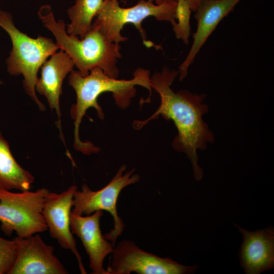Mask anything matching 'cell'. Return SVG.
Returning a JSON list of instances; mask_svg holds the SVG:
<instances>
[{"mask_svg": "<svg viewBox=\"0 0 274 274\" xmlns=\"http://www.w3.org/2000/svg\"><path fill=\"white\" fill-rule=\"evenodd\" d=\"M18 248L17 236L7 239L0 236V274H8L15 262Z\"/></svg>", "mask_w": 274, "mask_h": 274, "instance_id": "cell-18", "label": "cell"}, {"mask_svg": "<svg viewBox=\"0 0 274 274\" xmlns=\"http://www.w3.org/2000/svg\"><path fill=\"white\" fill-rule=\"evenodd\" d=\"M192 10L186 0H177L176 19L178 20L173 24L176 38L188 44L191 33L190 24Z\"/></svg>", "mask_w": 274, "mask_h": 274, "instance_id": "cell-17", "label": "cell"}, {"mask_svg": "<svg viewBox=\"0 0 274 274\" xmlns=\"http://www.w3.org/2000/svg\"><path fill=\"white\" fill-rule=\"evenodd\" d=\"M35 178L13 156L10 145L0 131V189L29 190Z\"/></svg>", "mask_w": 274, "mask_h": 274, "instance_id": "cell-15", "label": "cell"}, {"mask_svg": "<svg viewBox=\"0 0 274 274\" xmlns=\"http://www.w3.org/2000/svg\"><path fill=\"white\" fill-rule=\"evenodd\" d=\"M112 254L107 269L108 274H184L193 273L197 268L144 251L130 240L119 242Z\"/></svg>", "mask_w": 274, "mask_h": 274, "instance_id": "cell-8", "label": "cell"}, {"mask_svg": "<svg viewBox=\"0 0 274 274\" xmlns=\"http://www.w3.org/2000/svg\"><path fill=\"white\" fill-rule=\"evenodd\" d=\"M153 1H155L156 4H161L165 1V0H153Z\"/></svg>", "mask_w": 274, "mask_h": 274, "instance_id": "cell-20", "label": "cell"}, {"mask_svg": "<svg viewBox=\"0 0 274 274\" xmlns=\"http://www.w3.org/2000/svg\"><path fill=\"white\" fill-rule=\"evenodd\" d=\"M15 262L8 274H66L68 271L54 254V247L37 233L25 238L17 236Z\"/></svg>", "mask_w": 274, "mask_h": 274, "instance_id": "cell-10", "label": "cell"}, {"mask_svg": "<svg viewBox=\"0 0 274 274\" xmlns=\"http://www.w3.org/2000/svg\"><path fill=\"white\" fill-rule=\"evenodd\" d=\"M50 192L45 188L20 192L0 189L1 229L4 234L11 236L14 231L25 238L48 230L43 210Z\"/></svg>", "mask_w": 274, "mask_h": 274, "instance_id": "cell-6", "label": "cell"}, {"mask_svg": "<svg viewBox=\"0 0 274 274\" xmlns=\"http://www.w3.org/2000/svg\"><path fill=\"white\" fill-rule=\"evenodd\" d=\"M153 2L140 0L133 6L123 8L118 0H104L91 26L97 28L110 42L119 44L127 40L121 32L125 24L130 23L146 42V34L142 25L144 19L154 17L158 20L169 22L172 25L176 22L177 1L165 0L161 4H155Z\"/></svg>", "mask_w": 274, "mask_h": 274, "instance_id": "cell-5", "label": "cell"}, {"mask_svg": "<svg viewBox=\"0 0 274 274\" xmlns=\"http://www.w3.org/2000/svg\"><path fill=\"white\" fill-rule=\"evenodd\" d=\"M126 166L122 165L112 180L99 190H91L83 184L81 190L74 195L72 212L78 215H89L96 211H107L113 218V228L104 235L114 246L117 238L122 233L125 225L119 216L117 203L119 195L123 188L139 182L140 177L133 174L134 169L123 175Z\"/></svg>", "mask_w": 274, "mask_h": 274, "instance_id": "cell-7", "label": "cell"}, {"mask_svg": "<svg viewBox=\"0 0 274 274\" xmlns=\"http://www.w3.org/2000/svg\"><path fill=\"white\" fill-rule=\"evenodd\" d=\"M78 190L74 185L57 194L50 192L43 210V214L50 236L61 248L70 250L76 256L81 273H87L76 245L70 226V216L74 195Z\"/></svg>", "mask_w": 274, "mask_h": 274, "instance_id": "cell-9", "label": "cell"}, {"mask_svg": "<svg viewBox=\"0 0 274 274\" xmlns=\"http://www.w3.org/2000/svg\"><path fill=\"white\" fill-rule=\"evenodd\" d=\"M192 11L195 12L203 0H186Z\"/></svg>", "mask_w": 274, "mask_h": 274, "instance_id": "cell-19", "label": "cell"}, {"mask_svg": "<svg viewBox=\"0 0 274 274\" xmlns=\"http://www.w3.org/2000/svg\"><path fill=\"white\" fill-rule=\"evenodd\" d=\"M102 215V211H96L85 216L71 212L70 216L72 232L81 239L93 274H108L103 267L104 261L114 247L101 233L100 219Z\"/></svg>", "mask_w": 274, "mask_h": 274, "instance_id": "cell-11", "label": "cell"}, {"mask_svg": "<svg viewBox=\"0 0 274 274\" xmlns=\"http://www.w3.org/2000/svg\"><path fill=\"white\" fill-rule=\"evenodd\" d=\"M75 66L72 58L63 51L53 54L41 66V75L36 84V90L44 96L50 109L55 111L58 116L57 126L60 137L64 140L60 123V96L62 94V85L64 79L71 73Z\"/></svg>", "mask_w": 274, "mask_h": 274, "instance_id": "cell-14", "label": "cell"}, {"mask_svg": "<svg viewBox=\"0 0 274 274\" xmlns=\"http://www.w3.org/2000/svg\"><path fill=\"white\" fill-rule=\"evenodd\" d=\"M179 74V71L165 66L161 72L150 78L151 88L160 95V106L149 118L135 121L133 126L136 129H141L159 116L173 121L178 130L173 147L186 154L192 164L194 178L199 181L203 172L197 164V151L205 149L208 143L214 141V136L202 118L209 110L208 105L203 103L206 95L192 93L187 90L177 92L172 90L171 85Z\"/></svg>", "mask_w": 274, "mask_h": 274, "instance_id": "cell-1", "label": "cell"}, {"mask_svg": "<svg viewBox=\"0 0 274 274\" xmlns=\"http://www.w3.org/2000/svg\"><path fill=\"white\" fill-rule=\"evenodd\" d=\"M0 26L8 33L12 43V49L6 60L9 73L23 76L26 93L41 111H44L45 107L36 93L37 73L46 59L59 49L58 46L50 38L39 36L33 39L22 32L14 24L11 15L2 10H0Z\"/></svg>", "mask_w": 274, "mask_h": 274, "instance_id": "cell-4", "label": "cell"}, {"mask_svg": "<svg viewBox=\"0 0 274 274\" xmlns=\"http://www.w3.org/2000/svg\"><path fill=\"white\" fill-rule=\"evenodd\" d=\"M166 1H177V0H166Z\"/></svg>", "mask_w": 274, "mask_h": 274, "instance_id": "cell-21", "label": "cell"}, {"mask_svg": "<svg viewBox=\"0 0 274 274\" xmlns=\"http://www.w3.org/2000/svg\"><path fill=\"white\" fill-rule=\"evenodd\" d=\"M104 0H75V4L67 11L70 23L67 33L83 38L90 30L93 19L101 8Z\"/></svg>", "mask_w": 274, "mask_h": 274, "instance_id": "cell-16", "label": "cell"}, {"mask_svg": "<svg viewBox=\"0 0 274 274\" xmlns=\"http://www.w3.org/2000/svg\"><path fill=\"white\" fill-rule=\"evenodd\" d=\"M235 226L243 236L239 257L245 272L258 274L272 269L274 266L273 228L250 231Z\"/></svg>", "mask_w": 274, "mask_h": 274, "instance_id": "cell-13", "label": "cell"}, {"mask_svg": "<svg viewBox=\"0 0 274 274\" xmlns=\"http://www.w3.org/2000/svg\"><path fill=\"white\" fill-rule=\"evenodd\" d=\"M38 15L44 25L56 38L59 49L72 58L82 76L87 75L93 68L99 67L108 76L118 77L117 63L121 57L119 44L110 42L97 28L92 26L83 38L68 34L63 20H55L50 5L42 6Z\"/></svg>", "mask_w": 274, "mask_h": 274, "instance_id": "cell-3", "label": "cell"}, {"mask_svg": "<svg viewBox=\"0 0 274 274\" xmlns=\"http://www.w3.org/2000/svg\"><path fill=\"white\" fill-rule=\"evenodd\" d=\"M241 0H203L194 17L197 22L196 31L193 33V41L187 57L179 66V79L183 80L187 75L189 66L193 63L209 36L219 22L232 11Z\"/></svg>", "mask_w": 274, "mask_h": 274, "instance_id": "cell-12", "label": "cell"}, {"mask_svg": "<svg viewBox=\"0 0 274 274\" xmlns=\"http://www.w3.org/2000/svg\"><path fill=\"white\" fill-rule=\"evenodd\" d=\"M69 84L75 90L77 100L72 106L70 114L74 120V144L76 150L86 155L96 153L99 148L91 142H83L79 136V128L83 117L90 108H94L98 117L104 119L105 115L97 100L98 97L105 92H111L116 104L125 109L130 104L131 99L136 92L135 86H141L151 91L150 72L144 68H138L130 80H118L106 75L99 67L92 69L85 76L78 71L73 70L69 76Z\"/></svg>", "mask_w": 274, "mask_h": 274, "instance_id": "cell-2", "label": "cell"}]
</instances>
